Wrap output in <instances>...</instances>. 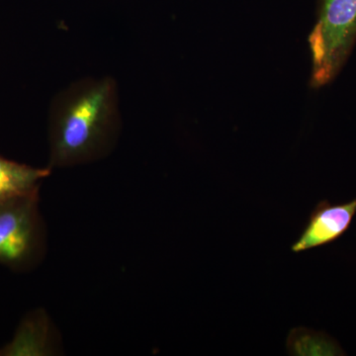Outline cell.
Masks as SVG:
<instances>
[{
  "label": "cell",
  "mask_w": 356,
  "mask_h": 356,
  "mask_svg": "<svg viewBox=\"0 0 356 356\" xmlns=\"http://www.w3.org/2000/svg\"><path fill=\"white\" fill-rule=\"evenodd\" d=\"M356 43V0H320L309 36L312 88L327 86L343 69Z\"/></svg>",
  "instance_id": "obj_2"
},
{
  "label": "cell",
  "mask_w": 356,
  "mask_h": 356,
  "mask_svg": "<svg viewBox=\"0 0 356 356\" xmlns=\"http://www.w3.org/2000/svg\"><path fill=\"white\" fill-rule=\"evenodd\" d=\"M38 193L0 204V262L22 266L44 250Z\"/></svg>",
  "instance_id": "obj_3"
},
{
  "label": "cell",
  "mask_w": 356,
  "mask_h": 356,
  "mask_svg": "<svg viewBox=\"0 0 356 356\" xmlns=\"http://www.w3.org/2000/svg\"><path fill=\"white\" fill-rule=\"evenodd\" d=\"M287 350L290 355H339V346L329 337L297 327L290 332L287 339Z\"/></svg>",
  "instance_id": "obj_6"
},
{
  "label": "cell",
  "mask_w": 356,
  "mask_h": 356,
  "mask_svg": "<svg viewBox=\"0 0 356 356\" xmlns=\"http://www.w3.org/2000/svg\"><path fill=\"white\" fill-rule=\"evenodd\" d=\"M51 168H37L0 156V204L39 193L40 182Z\"/></svg>",
  "instance_id": "obj_5"
},
{
  "label": "cell",
  "mask_w": 356,
  "mask_h": 356,
  "mask_svg": "<svg viewBox=\"0 0 356 356\" xmlns=\"http://www.w3.org/2000/svg\"><path fill=\"white\" fill-rule=\"evenodd\" d=\"M356 215V198L350 202L332 205L320 201L312 211L298 240L293 243V252H305L336 242L350 229Z\"/></svg>",
  "instance_id": "obj_4"
},
{
  "label": "cell",
  "mask_w": 356,
  "mask_h": 356,
  "mask_svg": "<svg viewBox=\"0 0 356 356\" xmlns=\"http://www.w3.org/2000/svg\"><path fill=\"white\" fill-rule=\"evenodd\" d=\"M118 89L111 77L86 79L60 91L49 122L50 168H70L105 158L120 133Z\"/></svg>",
  "instance_id": "obj_1"
}]
</instances>
